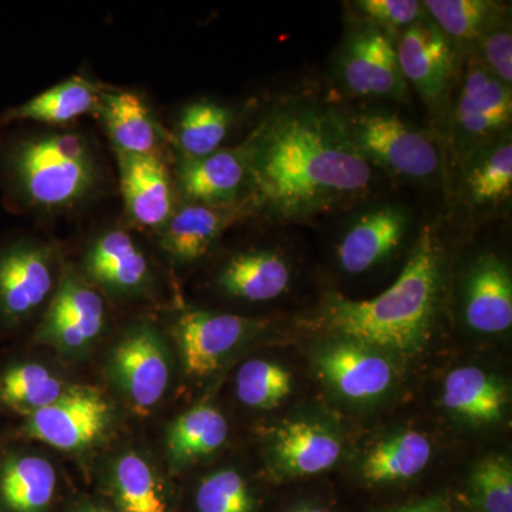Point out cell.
<instances>
[{"label":"cell","mask_w":512,"mask_h":512,"mask_svg":"<svg viewBox=\"0 0 512 512\" xmlns=\"http://www.w3.org/2000/svg\"><path fill=\"white\" fill-rule=\"evenodd\" d=\"M244 146L248 188L279 217L328 210L372 184V165L350 143L336 114L309 107L275 111Z\"/></svg>","instance_id":"6da1fadb"},{"label":"cell","mask_w":512,"mask_h":512,"mask_svg":"<svg viewBox=\"0 0 512 512\" xmlns=\"http://www.w3.org/2000/svg\"><path fill=\"white\" fill-rule=\"evenodd\" d=\"M441 269L439 237L426 227L389 289L366 301L336 293L329 296L322 313L323 326L370 348L417 352L429 339L439 302Z\"/></svg>","instance_id":"7a4b0ae2"},{"label":"cell","mask_w":512,"mask_h":512,"mask_svg":"<svg viewBox=\"0 0 512 512\" xmlns=\"http://www.w3.org/2000/svg\"><path fill=\"white\" fill-rule=\"evenodd\" d=\"M100 180L99 160L82 134L59 131L0 141V188L23 210H74L93 197Z\"/></svg>","instance_id":"3957f363"},{"label":"cell","mask_w":512,"mask_h":512,"mask_svg":"<svg viewBox=\"0 0 512 512\" xmlns=\"http://www.w3.org/2000/svg\"><path fill=\"white\" fill-rule=\"evenodd\" d=\"M336 117L367 163L413 181L431 180L440 170L433 138L397 114L375 110Z\"/></svg>","instance_id":"277c9868"},{"label":"cell","mask_w":512,"mask_h":512,"mask_svg":"<svg viewBox=\"0 0 512 512\" xmlns=\"http://www.w3.org/2000/svg\"><path fill=\"white\" fill-rule=\"evenodd\" d=\"M55 282L50 245L30 239L0 245V328L15 329L33 318L56 291Z\"/></svg>","instance_id":"5b68a950"},{"label":"cell","mask_w":512,"mask_h":512,"mask_svg":"<svg viewBox=\"0 0 512 512\" xmlns=\"http://www.w3.org/2000/svg\"><path fill=\"white\" fill-rule=\"evenodd\" d=\"M113 406L92 386H69L59 400L26 417L19 434L63 451L92 447L113 423Z\"/></svg>","instance_id":"8992f818"},{"label":"cell","mask_w":512,"mask_h":512,"mask_svg":"<svg viewBox=\"0 0 512 512\" xmlns=\"http://www.w3.org/2000/svg\"><path fill=\"white\" fill-rule=\"evenodd\" d=\"M109 373L130 406L140 414L153 412L170 384L167 346L151 326H137L114 346Z\"/></svg>","instance_id":"52a82bcc"},{"label":"cell","mask_w":512,"mask_h":512,"mask_svg":"<svg viewBox=\"0 0 512 512\" xmlns=\"http://www.w3.org/2000/svg\"><path fill=\"white\" fill-rule=\"evenodd\" d=\"M107 306L101 293L82 276L67 271L60 279L35 339L63 353H82L103 332Z\"/></svg>","instance_id":"ba28073f"},{"label":"cell","mask_w":512,"mask_h":512,"mask_svg":"<svg viewBox=\"0 0 512 512\" xmlns=\"http://www.w3.org/2000/svg\"><path fill=\"white\" fill-rule=\"evenodd\" d=\"M259 323L232 313L192 309L178 316L174 336L185 372L194 377L210 376L227 357L254 335Z\"/></svg>","instance_id":"9c48e42d"},{"label":"cell","mask_w":512,"mask_h":512,"mask_svg":"<svg viewBox=\"0 0 512 512\" xmlns=\"http://www.w3.org/2000/svg\"><path fill=\"white\" fill-rule=\"evenodd\" d=\"M511 87L497 79L480 60L468 64L454 109V127L463 148L476 153L510 127Z\"/></svg>","instance_id":"30bf717a"},{"label":"cell","mask_w":512,"mask_h":512,"mask_svg":"<svg viewBox=\"0 0 512 512\" xmlns=\"http://www.w3.org/2000/svg\"><path fill=\"white\" fill-rule=\"evenodd\" d=\"M343 83L357 96L403 100L407 82L386 30L366 25L350 35L340 57Z\"/></svg>","instance_id":"8fae6325"},{"label":"cell","mask_w":512,"mask_h":512,"mask_svg":"<svg viewBox=\"0 0 512 512\" xmlns=\"http://www.w3.org/2000/svg\"><path fill=\"white\" fill-rule=\"evenodd\" d=\"M404 79L424 103L437 106L446 96L454 73L450 43L431 20L419 19L404 29L396 46Z\"/></svg>","instance_id":"7c38bea8"},{"label":"cell","mask_w":512,"mask_h":512,"mask_svg":"<svg viewBox=\"0 0 512 512\" xmlns=\"http://www.w3.org/2000/svg\"><path fill=\"white\" fill-rule=\"evenodd\" d=\"M319 375L350 400H372L392 386L394 367L379 350L342 339L325 346L316 357Z\"/></svg>","instance_id":"4fadbf2b"},{"label":"cell","mask_w":512,"mask_h":512,"mask_svg":"<svg viewBox=\"0 0 512 512\" xmlns=\"http://www.w3.org/2000/svg\"><path fill=\"white\" fill-rule=\"evenodd\" d=\"M116 154L128 217L140 227L160 229L175 210L173 180L163 156Z\"/></svg>","instance_id":"5bb4252c"},{"label":"cell","mask_w":512,"mask_h":512,"mask_svg":"<svg viewBox=\"0 0 512 512\" xmlns=\"http://www.w3.org/2000/svg\"><path fill=\"white\" fill-rule=\"evenodd\" d=\"M84 271L93 284L114 295H140L151 281L146 254L123 229H109L94 239L84 255Z\"/></svg>","instance_id":"9a60e30c"},{"label":"cell","mask_w":512,"mask_h":512,"mask_svg":"<svg viewBox=\"0 0 512 512\" xmlns=\"http://www.w3.org/2000/svg\"><path fill=\"white\" fill-rule=\"evenodd\" d=\"M177 185L192 204L232 207L242 188L248 185L245 146L218 150L202 158H181Z\"/></svg>","instance_id":"2e32d148"},{"label":"cell","mask_w":512,"mask_h":512,"mask_svg":"<svg viewBox=\"0 0 512 512\" xmlns=\"http://www.w3.org/2000/svg\"><path fill=\"white\" fill-rule=\"evenodd\" d=\"M97 114L103 120L116 153L161 156L165 143L163 127L140 94L101 89Z\"/></svg>","instance_id":"e0dca14e"},{"label":"cell","mask_w":512,"mask_h":512,"mask_svg":"<svg viewBox=\"0 0 512 512\" xmlns=\"http://www.w3.org/2000/svg\"><path fill=\"white\" fill-rule=\"evenodd\" d=\"M407 228L409 218L402 208L386 205L365 212L350 225L340 241L339 265L352 275L369 271L399 248Z\"/></svg>","instance_id":"ac0fdd59"},{"label":"cell","mask_w":512,"mask_h":512,"mask_svg":"<svg viewBox=\"0 0 512 512\" xmlns=\"http://www.w3.org/2000/svg\"><path fill=\"white\" fill-rule=\"evenodd\" d=\"M466 320L480 333H501L511 328V272L497 256L478 259L468 275Z\"/></svg>","instance_id":"d6986e66"},{"label":"cell","mask_w":512,"mask_h":512,"mask_svg":"<svg viewBox=\"0 0 512 512\" xmlns=\"http://www.w3.org/2000/svg\"><path fill=\"white\" fill-rule=\"evenodd\" d=\"M56 485L55 467L45 457L13 450L0 456V511L46 512Z\"/></svg>","instance_id":"ffe728a7"},{"label":"cell","mask_w":512,"mask_h":512,"mask_svg":"<svg viewBox=\"0 0 512 512\" xmlns=\"http://www.w3.org/2000/svg\"><path fill=\"white\" fill-rule=\"evenodd\" d=\"M231 207L188 204L174 210L160 231V247L175 264L190 265L204 258L232 221Z\"/></svg>","instance_id":"44dd1931"},{"label":"cell","mask_w":512,"mask_h":512,"mask_svg":"<svg viewBox=\"0 0 512 512\" xmlns=\"http://www.w3.org/2000/svg\"><path fill=\"white\" fill-rule=\"evenodd\" d=\"M272 454L275 466L286 476H315L338 463L342 444L318 423L293 421L276 433Z\"/></svg>","instance_id":"7402d4cb"},{"label":"cell","mask_w":512,"mask_h":512,"mask_svg":"<svg viewBox=\"0 0 512 512\" xmlns=\"http://www.w3.org/2000/svg\"><path fill=\"white\" fill-rule=\"evenodd\" d=\"M101 87L83 76H73L32 99L0 114V126L20 121L63 126L86 114L97 113Z\"/></svg>","instance_id":"603a6c76"},{"label":"cell","mask_w":512,"mask_h":512,"mask_svg":"<svg viewBox=\"0 0 512 512\" xmlns=\"http://www.w3.org/2000/svg\"><path fill=\"white\" fill-rule=\"evenodd\" d=\"M291 268L274 251H249L232 256L217 276L222 292L249 302L278 298L288 289Z\"/></svg>","instance_id":"cb8c5ba5"},{"label":"cell","mask_w":512,"mask_h":512,"mask_svg":"<svg viewBox=\"0 0 512 512\" xmlns=\"http://www.w3.org/2000/svg\"><path fill=\"white\" fill-rule=\"evenodd\" d=\"M228 431L227 419L212 404L201 403L187 410L168 429L167 451L171 467L180 470L211 456L224 446Z\"/></svg>","instance_id":"d4e9b609"},{"label":"cell","mask_w":512,"mask_h":512,"mask_svg":"<svg viewBox=\"0 0 512 512\" xmlns=\"http://www.w3.org/2000/svg\"><path fill=\"white\" fill-rule=\"evenodd\" d=\"M443 403L450 412L464 419L493 423L503 416L507 390L480 367H460L446 377Z\"/></svg>","instance_id":"484cf974"},{"label":"cell","mask_w":512,"mask_h":512,"mask_svg":"<svg viewBox=\"0 0 512 512\" xmlns=\"http://www.w3.org/2000/svg\"><path fill=\"white\" fill-rule=\"evenodd\" d=\"M67 387L40 363H8L0 369V407L26 419L59 400Z\"/></svg>","instance_id":"4316f807"},{"label":"cell","mask_w":512,"mask_h":512,"mask_svg":"<svg viewBox=\"0 0 512 512\" xmlns=\"http://www.w3.org/2000/svg\"><path fill=\"white\" fill-rule=\"evenodd\" d=\"M430 440L419 431H403L380 441L367 453L362 477L369 484L396 483L419 476L431 458Z\"/></svg>","instance_id":"83f0119b"},{"label":"cell","mask_w":512,"mask_h":512,"mask_svg":"<svg viewBox=\"0 0 512 512\" xmlns=\"http://www.w3.org/2000/svg\"><path fill=\"white\" fill-rule=\"evenodd\" d=\"M467 200L473 207H497L511 198L512 143L510 136L497 138L476 151L468 165Z\"/></svg>","instance_id":"f1b7e54d"},{"label":"cell","mask_w":512,"mask_h":512,"mask_svg":"<svg viewBox=\"0 0 512 512\" xmlns=\"http://www.w3.org/2000/svg\"><path fill=\"white\" fill-rule=\"evenodd\" d=\"M231 124L227 107L211 100L192 101L181 111L175 144L183 158L211 156L221 150Z\"/></svg>","instance_id":"f546056e"},{"label":"cell","mask_w":512,"mask_h":512,"mask_svg":"<svg viewBox=\"0 0 512 512\" xmlns=\"http://www.w3.org/2000/svg\"><path fill=\"white\" fill-rule=\"evenodd\" d=\"M111 487L121 512H167L156 473L137 453L123 454L114 463Z\"/></svg>","instance_id":"4dcf8cb0"},{"label":"cell","mask_w":512,"mask_h":512,"mask_svg":"<svg viewBox=\"0 0 512 512\" xmlns=\"http://www.w3.org/2000/svg\"><path fill=\"white\" fill-rule=\"evenodd\" d=\"M239 402L251 409H275L292 392V376L284 367L268 360L254 359L239 367Z\"/></svg>","instance_id":"1f68e13d"},{"label":"cell","mask_w":512,"mask_h":512,"mask_svg":"<svg viewBox=\"0 0 512 512\" xmlns=\"http://www.w3.org/2000/svg\"><path fill=\"white\" fill-rule=\"evenodd\" d=\"M423 5L447 39H481L494 23L495 6L487 0H427Z\"/></svg>","instance_id":"d6a6232c"},{"label":"cell","mask_w":512,"mask_h":512,"mask_svg":"<svg viewBox=\"0 0 512 512\" xmlns=\"http://www.w3.org/2000/svg\"><path fill=\"white\" fill-rule=\"evenodd\" d=\"M200 512H254V498L238 471L220 470L202 480L195 494Z\"/></svg>","instance_id":"836d02e7"},{"label":"cell","mask_w":512,"mask_h":512,"mask_svg":"<svg viewBox=\"0 0 512 512\" xmlns=\"http://www.w3.org/2000/svg\"><path fill=\"white\" fill-rule=\"evenodd\" d=\"M471 488L484 512H512V466L504 456L484 458L474 468Z\"/></svg>","instance_id":"e575fe53"},{"label":"cell","mask_w":512,"mask_h":512,"mask_svg":"<svg viewBox=\"0 0 512 512\" xmlns=\"http://www.w3.org/2000/svg\"><path fill=\"white\" fill-rule=\"evenodd\" d=\"M421 3L414 0H360L356 2L372 25L383 30L409 28L421 18Z\"/></svg>","instance_id":"d590c367"},{"label":"cell","mask_w":512,"mask_h":512,"mask_svg":"<svg viewBox=\"0 0 512 512\" xmlns=\"http://www.w3.org/2000/svg\"><path fill=\"white\" fill-rule=\"evenodd\" d=\"M481 63L500 82L511 87L512 83V36L510 26H490L481 37Z\"/></svg>","instance_id":"8d00e7d4"},{"label":"cell","mask_w":512,"mask_h":512,"mask_svg":"<svg viewBox=\"0 0 512 512\" xmlns=\"http://www.w3.org/2000/svg\"><path fill=\"white\" fill-rule=\"evenodd\" d=\"M389 512H451L448 505L439 498L433 500L421 501V503L406 505V507L397 508Z\"/></svg>","instance_id":"74e56055"},{"label":"cell","mask_w":512,"mask_h":512,"mask_svg":"<svg viewBox=\"0 0 512 512\" xmlns=\"http://www.w3.org/2000/svg\"><path fill=\"white\" fill-rule=\"evenodd\" d=\"M79 512H116V511L106 510V508H100V507H84Z\"/></svg>","instance_id":"f35d334b"},{"label":"cell","mask_w":512,"mask_h":512,"mask_svg":"<svg viewBox=\"0 0 512 512\" xmlns=\"http://www.w3.org/2000/svg\"><path fill=\"white\" fill-rule=\"evenodd\" d=\"M291 512H326V511L322 510V508H318V507H303V508H299V510H293Z\"/></svg>","instance_id":"ab89813d"}]
</instances>
